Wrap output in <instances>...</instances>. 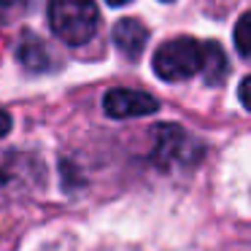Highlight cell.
Listing matches in <instances>:
<instances>
[{
    "mask_svg": "<svg viewBox=\"0 0 251 251\" xmlns=\"http://www.w3.org/2000/svg\"><path fill=\"white\" fill-rule=\"evenodd\" d=\"M151 162L162 170L173 168H192L200 162L202 146L197 138H192L178 125H159L154 130V146H151Z\"/></svg>",
    "mask_w": 251,
    "mask_h": 251,
    "instance_id": "2",
    "label": "cell"
},
{
    "mask_svg": "<svg viewBox=\"0 0 251 251\" xmlns=\"http://www.w3.org/2000/svg\"><path fill=\"white\" fill-rule=\"evenodd\" d=\"M238 95H240V105L249 111V108H251V76H243V78H240Z\"/></svg>",
    "mask_w": 251,
    "mask_h": 251,
    "instance_id": "10",
    "label": "cell"
},
{
    "mask_svg": "<svg viewBox=\"0 0 251 251\" xmlns=\"http://www.w3.org/2000/svg\"><path fill=\"white\" fill-rule=\"evenodd\" d=\"M168 3H170V0H168Z\"/></svg>",
    "mask_w": 251,
    "mask_h": 251,
    "instance_id": "14",
    "label": "cell"
},
{
    "mask_svg": "<svg viewBox=\"0 0 251 251\" xmlns=\"http://www.w3.org/2000/svg\"><path fill=\"white\" fill-rule=\"evenodd\" d=\"M149 44V30L143 27L138 19H119L114 25V46L127 57V60H138Z\"/></svg>",
    "mask_w": 251,
    "mask_h": 251,
    "instance_id": "7",
    "label": "cell"
},
{
    "mask_svg": "<svg viewBox=\"0 0 251 251\" xmlns=\"http://www.w3.org/2000/svg\"><path fill=\"white\" fill-rule=\"evenodd\" d=\"M108 6H127V3H132V0H105Z\"/></svg>",
    "mask_w": 251,
    "mask_h": 251,
    "instance_id": "13",
    "label": "cell"
},
{
    "mask_svg": "<svg viewBox=\"0 0 251 251\" xmlns=\"http://www.w3.org/2000/svg\"><path fill=\"white\" fill-rule=\"evenodd\" d=\"M35 173H41V162L27 154H0V205L35 189Z\"/></svg>",
    "mask_w": 251,
    "mask_h": 251,
    "instance_id": "4",
    "label": "cell"
},
{
    "mask_svg": "<svg viewBox=\"0 0 251 251\" xmlns=\"http://www.w3.org/2000/svg\"><path fill=\"white\" fill-rule=\"evenodd\" d=\"M51 33L68 46H81L98 33L100 11L95 0H49Z\"/></svg>",
    "mask_w": 251,
    "mask_h": 251,
    "instance_id": "1",
    "label": "cell"
},
{
    "mask_svg": "<svg viewBox=\"0 0 251 251\" xmlns=\"http://www.w3.org/2000/svg\"><path fill=\"white\" fill-rule=\"evenodd\" d=\"M11 125L14 122H11V116H8V111L0 108V138H6L8 132H11Z\"/></svg>",
    "mask_w": 251,
    "mask_h": 251,
    "instance_id": "11",
    "label": "cell"
},
{
    "mask_svg": "<svg viewBox=\"0 0 251 251\" xmlns=\"http://www.w3.org/2000/svg\"><path fill=\"white\" fill-rule=\"evenodd\" d=\"M103 108L114 119H135V116L157 114L159 103L146 92L138 89H108L103 98Z\"/></svg>",
    "mask_w": 251,
    "mask_h": 251,
    "instance_id": "5",
    "label": "cell"
},
{
    "mask_svg": "<svg viewBox=\"0 0 251 251\" xmlns=\"http://www.w3.org/2000/svg\"><path fill=\"white\" fill-rule=\"evenodd\" d=\"M17 60H19V65H22L25 71H30V73H46V71H51V65H54L51 49L35 33H22L19 46H17Z\"/></svg>",
    "mask_w": 251,
    "mask_h": 251,
    "instance_id": "6",
    "label": "cell"
},
{
    "mask_svg": "<svg viewBox=\"0 0 251 251\" xmlns=\"http://www.w3.org/2000/svg\"><path fill=\"white\" fill-rule=\"evenodd\" d=\"M235 49L243 60L251 57V14H240L238 25H235Z\"/></svg>",
    "mask_w": 251,
    "mask_h": 251,
    "instance_id": "9",
    "label": "cell"
},
{
    "mask_svg": "<svg viewBox=\"0 0 251 251\" xmlns=\"http://www.w3.org/2000/svg\"><path fill=\"white\" fill-rule=\"evenodd\" d=\"M202 46V60H200V71L205 76V84L211 87H219V84L227 78V57H224V49L216 44V41H208V44H200Z\"/></svg>",
    "mask_w": 251,
    "mask_h": 251,
    "instance_id": "8",
    "label": "cell"
},
{
    "mask_svg": "<svg viewBox=\"0 0 251 251\" xmlns=\"http://www.w3.org/2000/svg\"><path fill=\"white\" fill-rule=\"evenodd\" d=\"M200 60H202V46L189 35L165 41L154 54V73L162 81H184V78L200 73Z\"/></svg>",
    "mask_w": 251,
    "mask_h": 251,
    "instance_id": "3",
    "label": "cell"
},
{
    "mask_svg": "<svg viewBox=\"0 0 251 251\" xmlns=\"http://www.w3.org/2000/svg\"><path fill=\"white\" fill-rule=\"evenodd\" d=\"M25 6V0H0V14H11Z\"/></svg>",
    "mask_w": 251,
    "mask_h": 251,
    "instance_id": "12",
    "label": "cell"
}]
</instances>
